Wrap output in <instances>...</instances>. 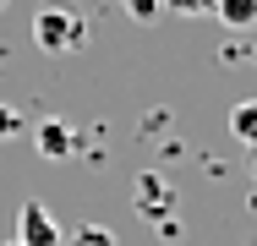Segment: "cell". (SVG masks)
<instances>
[{
	"instance_id": "1",
	"label": "cell",
	"mask_w": 257,
	"mask_h": 246,
	"mask_svg": "<svg viewBox=\"0 0 257 246\" xmlns=\"http://www.w3.org/2000/svg\"><path fill=\"white\" fill-rule=\"evenodd\" d=\"M33 44L50 49V55H77V49L88 44V22L71 6H44L33 17Z\"/></svg>"
},
{
	"instance_id": "2",
	"label": "cell",
	"mask_w": 257,
	"mask_h": 246,
	"mask_svg": "<svg viewBox=\"0 0 257 246\" xmlns=\"http://www.w3.org/2000/svg\"><path fill=\"white\" fill-rule=\"evenodd\" d=\"M17 246H66L60 224H55V213L39 202V197H28L22 213H17Z\"/></svg>"
},
{
	"instance_id": "3",
	"label": "cell",
	"mask_w": 257,
	"mask_h": 246,
	"mask_svg": "<svg viewBox=\"0 0 257 246\" xmlns=\"http://www.w3.org/2000/svg\"><path fill=\"white\" fill-rule=\"evenodd\" d=\"M39 148H44L50 159H71V153H77V132H71L66 120H39Z\"/></svg>"
},
{
	"instance_id": "4",
	"label": "cell",
	"mask_w": 257,
	"mask_h": 246,
	"mask_svg": "<svg viewBox=\"0 0 257 246\" xmlns=\"http://www.w3.org/2000/svg\"><path fill=\"white\" fill-rule=\"evenodd\" d=\"M213 17L230 33H246V28H257V0H213Z\"/></svg>"
},
{
	"instance_id": "5",
	"label": "cell",
	"mask_w": 257,
	"mask_h": 246,
	"mask_svg": "<svg viewBox=\"0 0 257 246\" xmlns=\"http://www.w3.org/2000/svg\"><path fill=\"white\" fill-rule=\"evenodd\" d=\"M230 132H235V143H246L257 153V98H241L230 109Z\"/></svg>"
},
{
	"instance_id": "6",
	"label": "cell",
	"mask_w": 257,
	"mask_h": 246,
	"mask_svg": "<svg viewBox=\"0 0 257 246\" xmlns=\"http://www.w3.org/2000/svg\"><path fill=\"white\" fill-rule=\"evenodd\" d=\"M71 246H115V235H109L104 224H82V230H77V241H71Z\"/></svg>"
},
{
	"instance_id": "7",
	"label": "cell",
	"mask_w": 257,
	"mask_h": 246,
	"mask_svg": "<svg viewBox=\"0 0 257 246\" xmlns=\"http://www.w3.org/2000/svg\"><path fill=\"white\" fill-rule=\"evenodd\" d=\"M164 11H175V17H208L213 0H164Z\"/></svg>"
},
{
	"instance_id": "8",
	"label": "cell",
	"mask_w": 257,
	"mask_h": 246,
	"mask_svg": "<svg viewBox=\"0 0 257 246\" xmlns=\"http://www.w3.org/2000/svg\"><path fill=\"white\" fill-rule=\"evenodd\" d=\"M22 126H28V120H22V109H11V104H0V143H6V137H17Z\"/></svg>"
},
{
	"instance_id": "9",
	"label": "cell",
	"mask_w": 257,
	"mask_h": 246,
	"mask_svg": "<svg viewBox=\"0 0 257 246\" xmlns=\"http://www.w3.org/2000/svg\"><path fill=\"white\" fill-rule=\"evenodd\" d=\"M120 6H126V11L137 17V22H154L159 11H164V0H120Z\"/></svg>"
},
{
	"instance_id": "10",
	"label": "cell",
	"mask_w": 257,
	"mask_h": 246,
	"mask_svg": "<svg viewBox=\"0 0 257 246\" xmlns=\"http://www.w3.org/2000/svg\"><path fill=\"white\" fill-rule=\"evenodd\" d=\"M0 6H6V0H0Z\"/></svg>"
},
{
	"instance_id": "11",
	"label": "cell",
	"mask_w": 257,
	"mask_h": 246,
	"mask_svg": "<svg viewBox=\"0 0 257 246\" xmlns=\"http://www.w3.org/2000/svg\"><path fill=\"white\" fill-rule=\"evenodd\" d=\"M11 246H17V241H11Z\"/></svg>"
}]
</instances>
